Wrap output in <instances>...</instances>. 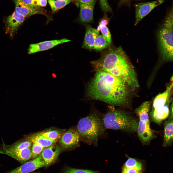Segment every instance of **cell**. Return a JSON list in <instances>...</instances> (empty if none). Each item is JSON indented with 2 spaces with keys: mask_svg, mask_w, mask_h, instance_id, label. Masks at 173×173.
Here are the masks:
<instances>
[{
  "mask_svg": "<svg viewBox=\"0 0 173 173\" xmlns=\"http://www.w3.org/2000/svg\"><path fill=\"white\" fill-rule=\"evenodd\" d=\"M96 71L87 88L88 97L112 105H124L129 96V86L119 77L104 71Z\"/></svg>",
  "mask_w": 173,
  "mask_h": 173,
  "instance_id": "cell-1",
  "label": "cell"
},
{
  "mask_svg": "<svg viewBox=\"0 0 173 173\" xmlns=\"http://www.w3.org/2000/svg\"><path fill=\"white\" fill-rule=\"evenodd\" d=\"M91 63L96 71H104L119 77L130 87L136 88L139 86L134 68L121 46L108 49L99 59Z\"/></svg>",
  "mask_w": 173,
  "mask_h": 173,
  "instance_id": "cell-2",
  "label": "cell"
},
{
  "mask_svg": "<svg viewBox=\"0 0 173 173\" xmlns=\"http://www.w3.org/2000/svg\"><path fill=\"white\" fill-rule=\"evenodd\" d=\"M102 122L105 129L120 130L132 132L137 131L138 122L129 113L117 110L107 113L104 116Z\"/></svg>",
  "mask_w": 173,
  "mask_h": 173,
  "instance_id": "cell-3",
  "label": "cell"
},
{
  "mask_svg": "<svg viewBox=\"0 0 173 173\" xmlns=\"http://www.w3.org/2000/svg\"><path fill=\"white\" fill-rule=\"evenodd\" d=\"M173 14L172 9L166 16L157 34L160 56L165 61L173 60Z\"/></svg>",
  "mask_w": 173,
  "mask_h": 173,
  "instance_id": "cell-4",
  "label": "cell"
},
{
  "mask_svg": "<svg viewBox=\"0 0 173 173\" xmlns=\"http://www.w3.org/2000/svg\"><path fill=\"white\" fill-rule=\"evenodd\" d=\"M103 126L99 117L92 113L79 121L77 130L83 140L88 144H96L103 133Z\"/></svg>",
  "mask_w": 173,
  "mask_h": 173,
  "instance_id": "cell-5",
  "label": "cell"
},
{
  "mask_svg": "<svg viewBox=\"0 0 173 173\" xmlns=\"http://www.w3.org/2000/svg\"><path fill=\"white\" fill-rule=\"evenodd\" d=\"M0 153L7 155L22 163L28 161L32 157L31 147L23 149L13 148L4 143L0 149Z\"/></svg>",
  "mask_w": 173,
  "mask_h": 173,
  "instance_id": "cell-6",
  "label": "cell"
},
{
  "mask_svg": "<svg viewBox=\"0 0 173 173\" xmlns=\"http://www.w3.org/2000/svg\"><path fill=\"white\" fill-rule=\"evenodd\" d=\"M164 1V0H157L151 2H141L135 4V21L134 25H137L153 9L162 4Z\"/></svg>",
  "mask_w": 173,
  "mask_h": 173,
  "instance_id": "cell-7",
  "label": "cell"
},
{
  "mask_svg": "<svg viewBox=\"0 0 173 173\" xmlns=\"http://www.w3.org/2000/svg\"><path fill=\"white\" fill-rule=\"evenodd\" d=\"M80 138L77 130L74 129H70L60 138L59 142L61 147L65 149L75 147L78 144Z\"/></svg>",
  "mask_w": 173,
  "mask_h": 173,
  "instance_id": "cell-8",
  "label": "cell"
},
{
  "mask_svg": "<svg viewBox=\"0 0 173 173\" xmlns=\"http://www.w3.org/2000/svg\"><path fill=\"white\" fill-rule=\"evenodd\" d=\"M46 166L41 156L39 155L11 171L9 173H28Z\"/></svg>",
  "mask_w": 173,
  "mask_h": 173,
  "instance_id": "cell-9",
  "label": "cell"
},
{
  "mask_svg": "<svg viewBox=\"0 0 173 173\" xmlns=\"http://www.w3.org/2000/svg\"><path fill=\"white\" fill-rule=\"evenodd\" d=\"M70 41V40L66 38H63L58 40L46 41L31 44L29 46L28 53L29 54H31L39 51L47 50L57 45Z\"/></svg>",
  "mask_w": 173,
  "mask_h": 173,
  "instance_id": "cell-10",
  "label": "cell"
},
{
  "mask_svg": "<svg viewBox=\"0 0 173 173\" xmlns=\"http://www.w3.org/2000/svg\"><path fill=\"white\" fill-rule=\"evenodd\" d=\"M15 5V11L18 13L26 17L33 15L40 14L46 15V13L39 6H32L26 5L21 0H14Z\"/></svg>",
  "mask_w": 173,
  "mask_h": 173,
  "instance_id": "cell-11",
  "label": "cell"
},
{
  "mask_svg": "<svg viewBox=\"0 0 173 173\" xmlns=\"http://www.w3.org/2000/svg\"><path fill=\"white\" fill-rule=\"evenodd\" d=\"M96 1L91 0L86 3L80 4L79 20L81 22L86 23L93 21V11Z\"/></svg>",
  "mask_w": 173,
  "mask_h": 173,
  "instance_id": "cell-12",
  "label": "cell"
},
{
  "mask_svg": "<svg viewBox=\"0 0 173 173\" xmlns=\"http://www.w3.org/2000/svg\"><path fill=\"white\" fill-rule=\"evenodd\" d=\"M26 17L18 13L15 11L6 19V33L12 36L24 21Z\"/></svg>",
  "mask_w": 173,
  "mask_h": 173,
  "instance_id": "cell-13",
  "label": "cell"
},
{
  "mask_svg": "<svg viewBox=\"0 0 173 173\" xmlns=\"http://www.w3.org/2000/svg\"><path fill=\"white\" fill-rule=\"evenodd\" d=\"M54 144L44 148L41 153V155L45 162L46 166L54 162L61 152V147Z\"/></svg>",
  "mask_w": 173,
  "mask_h": 173,
  "instance_id": "cell-14",
  "label": "cell"
},
{
  "mask_svg": "<svg viewBox=\"0 0 173 173\" xmlns=\"http://www.w3.org/2000/svg\"><path fill=\"white\" fill-rule=\"evenodd\" d=\"M99 33L96 29L90 25H86L82 47L89 50L93 49L96 38Z\"/></svg>",
  "mask_w": 173,
  "mask_h": 173,
  "instance_id": "cell-15",
  "label": "cell"
},
{
  "mask_svg": "<svg viewBox=\"0 0 173 173\" xmlns=\"http://www.w3.org/2000/svg\"><path fill=\"white\" fill-rule=\"evenodd\" d=\"M137 131L138 137L143 142H148L154 136V134L150 128V124L143 121L139 120Z\"/></svg>",
  "mask_w": 173,
  "mask_h": 173,
  "instance_id": "cell-16",
  "label": "cell"
},
{
  "mask_svg": "<svg viewBox=\"0 0 173 173\" xmlns=\"http://www.w3.org/2000/svg\"><path fill=\"white\" fill-rule=\"evenodd\" d=\"M169 105H167L161 108L152 110L150 115L153 121L160 124L163 120L168 117L170 114Z\"/></svg>",
  "mask_w": 173,
  "mask_h": 173,
  "instance_id": "cell-17",
  "label": "cell"
},
{
  "mask_svg": "<svg viewBox=\"0 0 173 173\" xmlns=\"http://www.w3.org/2000/svg\"><path fill=\"white\" fill-rule=\"evenodd\" d=\"M151 106L150 101H145L136 108L135 110V113L139 117L140 120L149 124V112Z\"/></svg>",
  "mask_w": 173,
  "mask_h": 173,
  "instance_id": "cell-18",
  "label": "cell"
},
{
  "mask_svg": "<svg viewBox=\"0 0 173 173\" xmlns=\"http://www.w3.org/2000/svg\"><path fill=\"white\" fill-rule=\"evenodd\" d=\"M173 118L169 117L166 122L164 127V136L163 146L171 145L173 142Z\"/></svg>",
  "mask_w": 173,
  "mask_h": 173,
  "instance_id": "cell-19",
  "label": "cell"
},
{
  "mask_svg": "<svg viewBox=\"0 0 173 173\" xmlns=\"http://www.w3.org/2000/svg\"><path fill=\"white\" fill-rule=\"evenodd\" d=\"M29 139L32 142L36 143L44 148L50 146L56 142L49 139L40 133L32 135L30 137Z\"/></svg>",
  "mask_w": 173,
  "mask_h": 173,
  "instance_id": "cell-20",
  "label": "cell"
},
{
  "mask_svg": "<svg viewBox=\"0 0 173 173\" xmlns=\"http://www.w3.org/2000/svg\"><path fill=\"white\" fill-rule=\"evenodd\" d=\"M109 46L105 37L102 34L99 35L96 38L93 49L100 51Z\"/></svg>",
  "mask_w": 173,
  "mask_h": 173,
  "instance_id": "cell-21",
  "label": "cell"
},
{
  "mask_svg": "<svg viewBox=\"0 0 173 173\" xmlns=\"http://www.w3.org/2000/svg\"><path fill=\"white\" fill-rule=\"evenodd\" d=\"M52 12H54L64 7L69 3L71 0H47Z\"/></svg>",
  "mask_w": 173,
  "mask_h": 173,
  "instance_id": "cell-22",
  "label": "cell"
},
{
  "mask_svg": "<svg viewBox=\"0 0 173 173\" xmlns=\"http://www.w3.org/2000/svg\"><path fill=\"white\" fill-rule=\"evenodd\" d=\"M40 134L49 139L57 141L60 139L62 135V132L57 130L44 131L39 133Z\"/></svg>",
  "mask_w": 173,
  "mask_h": 173,
  "instance_id": "cell-23",
  "label": "cell"
},
{
  "mask_svg": "<svg viewBox=\"0 0 173 173\" xmlns=\"http://www.w3.org/2000/svg\"><path fill=\"white\" fill-rule=\"evenodd\" d=\"M131 167L142 168V165L139 161L131 158H129L125 162L123 168Z\"/></svg>",
  "mask_w": 173,
  "mask_h": 173,
  "instance_id": "cell-24",
  "label": "cell"
},
{
  "mask_svg": "<svg viewBox=\"0 0 173 173\" xmlns=\"http://www.w3.org/2000/svg\"><path fill=\"white\" fill-rule=\"evenodd\" d=\"M32 143L31 149V157L34 159L38 156L41 153L44 148L36 143L33 142Z\"/></svg>",
  "mask_w": 173,
  "mask_h": 173,
  "instance_id": "cell-25",
  "label": "cell"
},
{
  "mask_svg": "<svg viewBox=\"0 0 173 173\" xmlns=\"http://www.w3.org/2000/svg\"><path fill=\"white\" fill-rule=\"evenodd\" d=\"M100 31L110 45L111 43L112 40L111 35L109 29L106 26H102L101 27Z\"/></svg>",
  "mask_w": 173,
  "mask_h": 173,
  "instance_id": "cell-26",
  "label": "cell"
},
{
  "mask_svg": "<svg viewBox=\"0 0 173 173\" xmlns=\"http://www.w3.org/2000/svg\"><path fill=\"white\" fill-rule=\"evenodd\" d=\"M64 173H100L97 172L88 170L76 169L70 167L68 168Z\"/></svg>",
  "mask_w": 173,
  "mask_h": 173,
  "instance_id": "cell-27",
  "label": "cell"
},
{
  "mask_svg": "<svg viewBox=\"0 0 173 173\" xmlns=\"http://www.w3.org/2000/svg\"><path fill=\"white\" fill-rule=\"evenodd\" d=\"M110 19L105 14L103 17L100 19L99 25L97 27V30L99 31L100 30L101 27L102 26H106L110 21Z\"/></svg>",
  "mask_w": 173,
  "mask_h": 173,
  "instance_id": "cell-28",
  "label": "cell"
},
{
  "mask_svg": "<svg viewBox=\"0 0 173 173\" xmlns=\"http://www.w3.org/2000/svg\"><path fill=\"white\" fill-rule=\"evenodd\" d=\"M101 7L103 11L105 12H112V9L107 0H100Z\"/></svg>",
  "mask_w": 173,
  "mask_h": 173,
  "instance_id": "cell-29",
  "label": "cell"
},
{
  "mask_svg": "<svg viewBox=\"0 0 173 173\" xmlns=\"http://www.w3.org/2000/svg\"><path fill=\"white\" fill-rule=\"evenodd\" d=\"M142 168L137 167L123 168L122 173H142Z\"/></svg>",
  "mask_w": 173,
  "mask_h": 173,
  "instance_id": "cell-30",
  "label": "cell"
},
{
  "mask_svg": "<svg viewBox=\"0 0 173 173\" xmlns=\"http://www.w3.org/2000/svg\"><path fill=\"white\" fill-rule=\"evenodd\" d=\"M47 0H37L36 4V6L44 7L47 4Z\"/></svg>",
  "mask_w": 173,
  "mask_h": 173,
  "instance_id": "cell-31",
  "label": "cell"
},
{
  "mask_svg": "<svg viewBox=\"0 0 173 173\" xmlns=\"http://www.w3.org/2000/svg\"><path fill=\"white\" fill-rule=\"evenodd\" d=\"M21 0L26 5L32 6H35L33 4V0Z\"/></svg>",
  "mask_w": 173,
  "mask_h": 173,
  "instance_id": "cell-32",
  "label": "cell"
},
{
  "mask_svg": "<svg viewBox=\"0 0 173 173\" xmlns=\"http://www.w3.org/2000/svg\"><path fill=\"white\" fill-rule=\"evenodd\" d=\"M91 0H77L76 2L80 4L88 2Z\"/></svg>",
  "mask_w": 173,
  "mask_h": 173,
  "instance_id": "cell-33",
  "label": "cell"
},
{
  "mask_svg": "<svg viewBox=\"0 0 173 173\" xmlns=\"http://www.w3.org/2000/svg\"><path fill=\"white\" fill-rule=\"evenodd\" d=\"M130 0H121L120 3L121 4H123Z\"/></svg>",
  "mask_w": 173,
  "mask_h": 173,
  "instance_id": "cell-34",
  "label": "cell"
},
{
  "mask_svg": "<svg viewBox=\"0 0 173 173\" xmlns=\"http://www.w3.org/2000/svg\"><path fill=\"white\" fill-rule=\"evenodd\" d=\"M37 0H33V4L34 6H35Z\"/></svg>",
  "mask_w": 173,
  "mask_h": 173,
  "instance_id": "cell-35",
  "label": "cell"
},
{
  "mask_svg": "<svg viewBox=\"0 0 173 173\" xmlns=\"http://www.w3.org/2000/svg\"><path fill=\"white\" fill-rule=\"evenodd\" d=\"M72 0V1H76L77 0Z\"/></svg>",
  "mask_w": 173,
  "mask_h": 173,
  "instance_id": "cell-36",
  "label": "cell"
},
{
  "mask_svg": "<svg viewBox=\"0 0 173 173\" xmlns=\"http://www.w3.org/2000/svg\"></svg>",
  "mask_w": 173,
  "mask_h": 173,
  "instance_id": "cell-37",
  "label": "cell"
}]
</instances>
